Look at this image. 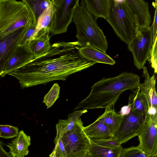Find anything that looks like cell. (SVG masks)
Segmentation results:
<instances>
[{
  "instance_id": "cell-1",
  "label": "cell",
  "mask_w": 157,
  "mask_h": 157,
  "mask_svg": "<svg viewBox=\"0 0 157 157\" xmlns=\"http://www.w3.org/2000/svg\"><path fill=\"white\" fill-rule=\"evenodd\" d=\"M81 46L77 41L55 43L46 54L34 58L7 74L16 78L21 88L45 84L54 80H65L70 75L96 63L80 54L78 49Z\"/></svg>"
},
{
  "instance_id": "cell-2",
  "label": "cell",
  "mask_w": 157,
  "mask_h": 157,
  "mask_svg": "<svg viewBox=\"0 0 157 157\" xmlns=\"http://www.w3.org/2000/svg\"><path fill=\"white\" fill-rule=\"evenodd\" d=\"M140 84L138 75L126 71L115 77L103 78L91 87L89 95L74 109L113 108L122 93L136 89Z\"/></svg>"
},
{
  "instance_id": "cell-3",
  "label": "cell",
  "mask_w": 157,
  "mask_h": 157,
  "mask_svg": "<svg viewBox=\"0 0 157 157\" xmlns=\"http://www.w3.org/2000/svg\"><path fill=\"white\" fill-rule=\"evenodd\" d=\"M79 1L76 5L72 19L76 29L77 41L82 46L94 47L106 53L108 43L105 36L82 0L80 3Z\"/></svg>"
},
{
  "instance_id": "cell-4",
  "label": "cell",
  "mask_w": 157,
  "mask_h": 157,
  "mask_svg": "<svg viewBox=\"0 0 157 157\" xmlns=\"http://www.w3.org/2000/svg\"><path fill=\"white\" fill-rule=\"evenodd\" d=\"M31 22L32 14L22 1L0 0V37Z\"/></svg>"
},
{
  "instance_id": "cell-5",
  "label": "cell",
  "mask_w": 157,
  "mask_h": 157,
  "mask_svg": "<svg viewBox=\"0 0 157 157\" xmlns=\"http://www.w3.org/2000/svg\"><path fill=\"white\" fill-rule=\"evenodd\" d=\"M105 20L117 36L127 45L138 31L124 0H109L107 17Z\"/></svg>"
},
{
  "instance_id": "cell-6",
  "label": "cell",
  "mask_w": 157,
  "mask_h": 157,
  "mask_svg": "<svg viewBox=\"0 0 157 157\" xmlns=\"http://www.w3.org/2000/svg\"><path fill=\"white\" fill-rule=\"evenodd\" d=\"M83 127V123L79 118L73 128L61 136L67 157H86L91 142Z\"/></svg>"
},
{
  "instance_id": "cell-7",
  "label": "cell",
  "mask_w": 157,
  "mask_h": 157,
  "mask_svg": "<svg viewBox=\"0 0 157 157\" xmlns=\"http://www.w3.org/2000/svg\"><path fill=\"white\" fill-rule=\"evenodd\" d=\"M153 44L152 32L150 27L139 30L128 44L133 58L134 64L138 70L143 69L150 58Z\"/></svg>"
},
{
  "instance_id": "cell-8",
  "label": "cell",
  "mask_w": 157,
  "mask_h": 157,
  "mask_svg": "<svg viewBox=\"0 0 157 157\" xmlns=\"http://www.w3.org/2000/svg\"><path fill=\"white\" fill-rule=\"evenodd\" d=\"M79 0H52L55 8L51 36L66 33L72 21L73 13Z\"/></svg>"
},
{
  "instance_id": "cell-9",
  "label": "cell",
  "mask_w": 157,
  "mask_h": 157,
  "mask_svg": "<svg viewBox=\"0 0 157 157\" xmlns=\"http://www.w3.org/2000/svg\"><path fill=\"white\" fill-rule=\"evenodd\" d=\"M148 118V115L138 114L130 111L123 116L118 128L113 134V136L121 144L126 142L139 134Z\"/></svg>"
},
{
  "instance_id": "cell-10",
  "label": "cell",
  "mask_w": 157,
  "mask_h": 157,
  "mask_svg": "<svg viewBox=\"0 0 157 157\" xmlns=\"http://www.w3.org/2000/svg\"><path fill=\"white\" fill-rule=\"evenodd\" d=\"M138 136L139 147L148 155L157 156V115H149L147 123Z\"/></svg>"
},
{
  "instance_id": "cell-11",
  "label": "cell",
  "mask_w": 157,
  "mask_h": 157,
  "mask_svg": "<svg viewBox=\"0 0 157 157\" xmlns=\"http://www.w3.org/2000/svg\"><path fill=\"white\" fill-rule=\"evenodd\" d=\"M28 25L5 36L0 37V77Z\"/></svg>"
},
{
  "instance_id": "cell-12",
  "label": "cell",
  "mask_w": 157,
  "mask_h": 157,
  "mask_svg": "<svg viewBox=\"0 0 157 157\" xmlns=\"http://www.w3.org/2000/svg\"><path fill=\"white\" fill-rule=\"evenodd\" d=\"M137 31L149 29L151 22L148 3L144 0H124Z\"/></svg>"
},
{
  "instance_id": "cell-13",
  "label": "cell",
  "mask_w": 157,
  "mask_h": 157,
  "mask_svg": "<svg viewBox=\"0 0 157 157\" xmlns=\"http://www.w3.org/2000/svg\"><path fill=\"white\" fill-rule=\"evenodd\" d=\"M142 69L145 80L144 83L140 84L139 87L146 99L148 105V115H157V95L155 73L150 76L146 67H144Z\"/></svg>"
},
{
  "instance_id": "cell-14",
  "label": "cell",
  "mask_w": 157,
  "mask_h": 157,
  "mask_svg": "<svg viewBox=\"0 0 157 157\" xmlns=\"http://www.w3.org/2000/svg\"><path fill=\"white\" fill-rule=\"evenodd\" d=\"M34 58L27 45L17 46L9 59L1 77L28 63Z\"/></svg>"
},
{
  "instance_id": "cell-15",
  "label": "cell",
  "mask_w": 157,
  "mask_h": 157,
  "mask_svg": "<svg viewBox=\"0 0 157 157\" xmlns=\"http://www.w3.org/2000/svg\"><path fill=\"white\" fill-rule=\"evenodd\" d=\"M54 12V6L52 0H51L49 6L39 17L34 33L29 41L50 33L52 28Z\"/></svg>"
},
{
  "instance_id": "cell-16",
  "label": "cell",
  "mask_w": 157,
  "mask_h": 157,
  "mask_svg": "<svg viewBox=\"0 0 157 157\" xmlns=\"http://www.w3.org/2000/svg\"><path fill=\"white\" fill-rule=\"evenodd\" d=\"M30 145V136L21 130L7 145L10 149L8 153L13 157H25L29 154L28 147Z\"/></svg>"
},
{
  "instance_id": "cell-17",
  "label": "cell",
  "mask_w": 157,
  "mask_h": 157,
  "mask_svg": "<svg viewBox=\"0 0 157 157\" xmlns=\"http://www.w3.org/2000/svg\"><path fill=\"white\" fill-rule=\"evenodd\" d=\"M78 52L85 59L95 63H101L113 65L116 63L115 61L106 53L94 47L82 46L79 49Z\"/></svg>"
},
{
  "instance_id": "cell-18",
  "label": "cell",
  "mask_w": 157,
  "mask_h": 157,
  "mask_svg": "<svg viewBox=\"0 0 157 157\" xmlns=\"http://www.w3.org/2000/svg\"><path fill=\"white\" fill-rule=\"evenodd\" d=\"M84 131L90 139H102L112 138L113 135L109 127L104 123L96 120L86 127Z\"/></svg>"
},
{
  "instance_id": "cell-19",
  "label": "cell",
  "mask_w": 157,
  "mask_h": 157,
  "mask_svg": "<svg viewBox=\"0 0 157 157\" xmlns=\"http://www.w3.org/2000/svg\"><path fill=\"white\" fill-rule=\"evenodd\" d=\"M128 105L131 111L138 114L148 115V105L146 99L138 87L130 94Z\"/></svg>"
},
{
  "instance_id": "cell-20",
  "label": "cell",
  "mask_w": 157,
  "mask_h": 157,
  "mask_svg": "<svg viewBox=\"0 0 157 157\" xmlns=\"http://www.w3.org/2000/svg\"><path fill=\"white\" fill-rule=\"evenodd\" d=\"M48 33L29 41L27 45L33 54L34 58L41 56L48 53L52 45L50 42L51 36Z\"/></svg>"
},
{
  "instance_id": "cell-21",
  "label": "cell",
  "mask_w": 157,
  "mask_h": 157,
  "mask_svg": "<svg viewBox=\"0 0 157 157\" xmlns=\"http://www.w3.org/2000/svg\"><path fill=\"white\" fill-rule=\"evenodd\" d=\"M86 9L94 19L101 17L106 19L107 17L109 0H82Z\"/></svg>"
},
{
  "instance_id": "cell-22",
  "label": "cell",
  "mask_w": 157,
  "mask_h": 157,
  "mask_svg": "<svg viewBox=\"0 0 157 157\" xmlns=\"http://www.w3.org/2000/svg\"><path fill=\"white\" fill-rule=\"evenodd\" d=\"M91 145L85 157H120L123 147L109 148L99 145L91 140Z\"/></svg>"
},
{
  "instance_id": "cell-23",
  "label": "cell",
  "mask_w": 157,
  "mask_h": 157,
  "mask_svg": "<svg viewBox=\"0 0 157 157\" xmlns=\"http://www.w3.org/2000/svg\"><path fill=\"white\" fill-rule=\"evenodd\" d=\"M123 116L116 113L113 108H106L104 113L96 120L106 124L113 134L118 128Z\"/></svg>"
},
{
  "instance_id": "cell-24",
  "label": "cell",
  "mask_w": 157,
  "mask_h": 157,
  "mask_svg": "<svg viewBox=\"0 0 157 157\" xmlns=\"http://www.w3.org/2000/svg\"><path fill=\"white\" fill-rule=\"evenodd\" d=\"M28 7L33 18V23L36 25L37 20L43 11L49 6L51 0H23Z\"/></svg>"
},
{
  "instance_id": "cell-25",
  "label": "cell",
  "mask_w": 157,
  "mask_h": 157,
  "mask_svg": "<svg viewBox=\"0 0 157 157\" xmlns=\"http://www.w3.org/2000/svg\"><path fill=\"white\" fill-rule=\"evenodd\" d=\"M76 121H75L69 118L66 120L59 119L56 125V134L54 142L58 140L64 133L72 129L75 125Z\"/></svg>"
},
{
  "instance_id": "cell-26",
  "label": "cell",
  "mask_w": 157,
  "mask_h": 157,
  "mask_svg": "<svg viewBox=\"0 0 157 157\" xmlns=\"http://www.w3.org/2000/svg\"><path fill=\"white\" fill-rule=\"evenodd\" d=\"M60 87L57 83H54L44 98L43 102L44 103L48 109L51 107L59 98Z\"/></svg>"
},
{
  "instance_id": "cell-27",
  "label": "cell",
  "mask_w": 157,
  "mask_h": 157,
  "mask_svg": "<svg viewBox=\"0 0 157 157\" xmlns=\"http://www.w3.org/2000/svg\"><path fill=\"white\" fill-rule=\"evenodd\" d=\"M120 157H157V156L148 155L138 146H132L123 148Z\"/></svg>"
},
{
  "instance_id": "cell-28",
  "label": "cell",
  "mask_w": 157,
  "mask_h": 157,
  "mask_svg": "<svg viewBox=\"0 0 157 157\" xmlns=\"http://www.w3.org/2000/svg\"><path fill=\"white\" fill-rule=\"evenodd\" d=\"M1 137L4 139H9L16 137L19 132V129L13 126L0 125Z\"/></svg>"
},
{
  "instance_id": "cell-29",
  "label": "cell",
  "mask_w": 157,
  "mask_h": 157,
  "mask_svg": "<svg viewBox=\"0 0 157 157\" xmlns=\"http://www.w3.org/2000/svg\"><path fill=\"white\" fill-rule=\"evenodd\" d=\"M90 139L99 145L108 148H117L121 146V144L114 136L109 138L102 139Z\"/></svg>"
},
{
  "instance_id": "cell-30",
  "label": "cell",
  "mask_w": 157,
  "mask_h": 157,
  "mask_svg": "<svg viewBox=\"0 0 157 157\" xmlns=\"http://www.w3.org/2000/svg\"><path fill=\"white\" fill-rule=\"evenodd\" d=\"M36 25L33 22L29 23L20 40L18 46H23L27 44L28 41L33 36Z\"/></svg>"
},
{
  "instance_id": "cell-31",
  "label": "cell",
  "mask_w": 157,
  "mask_h": 157,
  "mask_svg": "<svg viewBox=\"0 0 157 157\" xmlns=\"http://www.w3.org/2000/svg\"><path fill=\"white\" fill-rule=\"evenodd\" d=\"M157 37L153 43L150 57L148 61L151 64V67L154 69V73L157 72Z\"/></svg>"
},
{
  "instance_id": "cell-32",
  "label": "cell",
  "mask_w": 157,
  "mask_h": 157,
  "mask_svg": "<svg viewBox=\"0 0 157 157\" xmlns=\"http://www.w3.org/2000/svg\"><path fill=\"white\" fill-rule=\"evenodd\" d=\"M54 150H55L56 157H67L66 151L65 150L61 137L56 142Z\"/></svg>"
},
{
  "instance_id": "cell-33",
  "label": "cell",
  "mask_w": 157,
  "mask_h": 157,
  "mask_svg": "<svg viewBox=\"0 0 157 157\" xmlns=\"http://www.w3.org/2000/svg\"><path fill=\"white\" fill-rule=\"evenodd\" d=\"M157 1L155 0V2L153 4L154 7L155 8V12L153 23L151 25L150 27L151 29L153 34V42H154L157 36Z\"/></svg>"
},
{
  "instance_id": "cell-34",
  "label": "cell",
  "mask_w": 157,
  "mask_h": 157,
  "mask_svg": "<svg viewBox=\"0 0 157 157\" xmlns=\"http://www.w3.org/2000/svg\"><path fill=\"white\" fill-rule=\"evenodd\" d=\"M3 144L0 140V157H13L7 152L3 148Z\"/></svg>"
},
{
  "instance_id": "cell-35",
  "label": "cell",
  "mask_w": 157,
  "mask_h": 157,
  "mask_svg": "<svg viewBox=\"0 0 157 157\" xmlns=\"http://www.w3.org/2000/svg\"><path fill=\"white\" fill-rule=\"evenodd\" d=\"M131 111L130 106L128 105L122 107L121 111L120 112V114L124 115H126L129 113Z\"/></svg>"
},
{
  "instance_id": "cell-36",
  "label": "cell",
  "mask_w": 157,
  "mask_h": 157,
  "mask_svg": "<svg viewBox=\"0 0 157 157\" xmlns=\"http://www.w3.org/2000/svg\"><path fill=\"white\" fill-rule=\"evenodd\" d=\"M50 157H56V155L55 150H54L49 155Z\"/></svg>"
},
{
  "instance_id": "cell-37",
  "label": "cell",
  "mask_w": 157,
  "mask_h": 157,
  "mask_svg": "<svg viewBox=\"0 0 157 157\" xmlns=\"http://www.w3.org/2000/svg\"><path fill=\"white\" fill-rule=\"evenodd\" d=\"M0 137H1V132H0Z\"/></svg>"
}]
</instances>
